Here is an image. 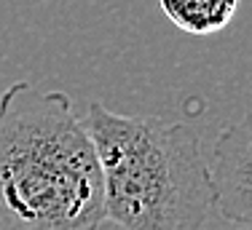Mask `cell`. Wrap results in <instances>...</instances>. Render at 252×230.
Listing matches in <instances>:
<instances>
[{
    "instance_id": "3",
    "label": "cell",
    "mask_w": 252,
    "mask_h": 230,
    "mask_svg": "<svg viewBox=\"0 0 252 230\" xmlns=\"http://www.w3.org/2000/svg\"><path fill=\"white\" fill-rule=\"evenodd\" d=\"M212 211L236 228L252 222V126L250 118L220 131L207 161Z\"/></svg>"
},
{
    "instance_id": "5",
    "label": "cell",
    "mask_w": 252,
    "mask_h": 230,
    "mask_svg": "<svg viewBox=\"0 0 252 230\" xmlns=\"http://www.w3.org/2000/svg\"><path fill=\"white\" fill-rule=\"evenodd\" d=\"M239 230H250V228H239Z\"/></svg>"
},
{
    "instance_id": "4",
    "label": "cell",
    "mask_w": 252,
    "mask_h": 230,
    "mask_svg": "<svg viewBox=\"0 0 252 230\" xmlns=\"http://www.w3.org/2000/svg\"><path fill=\"white\" fill-rule=\"evenodd\" d=\"M164 16L188 35H212L233 22L239 0H158Z\"/></svg>"
},
{
    "instance_id": "1",
    "label": "cell",
    "mask_w": 252,
    "mask_h": 230,
    "mask_svg": "<svg viewBox=\"0 0 252 230\" xmlns=\"http://www.w3.org/2000/svg\"><path fill=\"white\" fill-rule=\"evenodd\" d=\"M97 150L73 99L22 81L0 96V230H99Z\"/></svg>"
},
{
    "instance_id": "2",
    "label": "cell",
    "mask_w": 252,
    "mask_h": 230,
    "mask_svg": "<svg viewBox=\"0 0 252 230\" xmlns=\"http://www.w3.org/2000/svg\"><path fill=\"white\" fill-rule=\"evenodd\" d=\"M81 120L97 150L105 222L116 230L204 228L212 198L193 126L121 115L99 102H92Z\"/></svg>"
}]
</instances>
